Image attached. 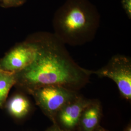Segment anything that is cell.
Masks as SVG:
<instances>
[{
    "mask_svg": "<svg viewBox=\"0 0 131 131\" xmlns=\"http://www.w3.org/2000/svg\"><path fill=\"white\" fill-rule=\"evenodd\" d=\"M38 56L30 65L17 73L16 84L28 92L40 87L58 85L78 91L89 82L91 70L80 66L65 45L53 34L37 37Z\"/></svg>",
    "mask_w": 131,
    "mask_h": 131,
    "instance_id": "1",
    "label": "cell"
},
{
    "mask_svg": "<svg viewBox=\"0 0 131 131\" xmlns=\"http://www.w3.org/2000/svg\"><path fill=\"white\" fill-rule=\"evenodd\" d=\"M100 19L97 8L89 0H66L54 15L53 34L65 45H83L94 39Z\"/></svg>",
    "mask_w": 131,
    "mask_h": 131,
    "instance_id": "2",
    "label": "cell"
},
{
    "mask_svg": "<svg viewBox=\"0 0 131 131\" xmlns=\"http://www.w3.org/2000/svg\"><path fill=\"white\" fill-rule=\"evenodd\" d=\"M38 106L56 124L58 112L78 95V91L58 85H48L29 91Z\"/></svg>",
    "mask_w": 131,
    "mask_h": 131,
    "instance_id": "3",
    "label": "cell"
},
{
    "mask_svg": "<svg viewBox=\"0 0 131 131\" xmlns=\"http://www.w3.org/2000/svg\"><path fill=\"white\" fill-rule=\"evenodd\" d=\"M92 74L108 78L114 81L122 97L131 100V59L122 54L114 55L107 63L98 70H91Z\"/></svg>",
    "mask_w": 131,
    "mask_h": 131,
    "instance_id": "4",
    "label": "cell"
},
{
    "mask_svg": "<svg viewBox=\"0 0 131 131\" xmlns=\"http://www.w3.org/2000/svg\"><path fill=\"white\" fill-rule=\"evenodd\" d=\"M39 49L40 45L37 37L19 44L0 60V70L19 72L35 60Z\"/></svg>",
    "mask_w": 131,
    "mask_h": 131,
    "instance_id": "5",
    "label": "cell"
},
{
    "mask_svg": "<svg viewBox=\"0 0 131 131\" xmlns=\"http://www.w3.org/2000/svg\"><path fill=\"white\" fill-rule=\"evenodd\" d=\"M91 102L92 100L84 98L78 94L58 112L56 124L67 130H74L78 126L83 111Z\"/></svg>",
    "mask_w": 131,
    "mask_h": 131,
    "instance_id": "6",
    "label": "cell"
},
{
    "mask_svg": "<svg viewBox=\"0 0 131 131\" xmlns=\"http://www.w3.org/2000/svg\"><path fill=\"white\" fill-rule=\"evenodd\" d=\"M102 108L98 101L92 100L82 113L78 126L81 131H94L99 126Z\"/></svg>",
    "mask_w": 131,
    "mask_h": 131,
    "instance_id": "7",
    "label": "cell"
},
{
    "mask_svg": "<svg viewBox=\"0 0 131 131\" xmlns=\"http://www.w3.org/2000/svg\"><path fill=\"white\" fill-rule=\"evenodd\" d=\"M7 111L13 117L23 118L30 112L31 105L28 99L20 94L15 95L6 103Z\"/></svg>",
    "mask_w": 131,
    "mask_h": 131,
    "instance_id": "8",
    "label": "cell"
},
{
    "mask_svg": "<svg viewBox=\"0 0 131 131\" xmlns=\"http://www.w3.org/2000/svg\"><path fill=\"white\" fill-rule=\"evenodd\" d=\"M17 83V73L0 70V108L3 107L12 87Z\"/></svg>",
    "mask_w": 131,
    "mask_h": 131,
    "instance_id": "9",
    "label": "cell"
},
{
    "mask_svg": "<svg viewBox=\"0 0 131 131\" xmlns=\"http://www.w3.org/2000/svg\"><path fill=\"white\" fill-rule=\"evenodd\" d=\"M26 0H5L2 5L5 7H16L23 5Z\"/></svg>",
    "mask_w": 131,
    "mask_h": 131,
    "instance_id": "10",
    "label": "cell"
},
{
    "mask_svg": "<svg viewBox=\"0 0 131 131\" xmlns=\"http://www.w3.org/2000/svg\"><path fill=\"white\" fill-rule=\"evenodd\" d=\"M122 7L128 18L131 19V0H122Z\"/></svg>",
    "mask_w": 131,
    "mask_h": 131,
    "instance_id": "11",
    "label": "cell"
},
{
    "mask_svg": "<svg viewBox=\"0 0 131 131\" xmlns=\"http://www.w3.org/2000/svg\"><path fill=\"white\" fill-rule=\"evenodd\" d=\"M46 131H70L69 130H67L64 129L62 128L61 127L58 126L57 124H53V125L49 128L47 129Z\"/></svg>",
    "mask_w": 131,
    "mask_h": 131,
    "instance_id": "12",
    "label": "cell"
},
{
    "mask_svg": "<svg viewBox=\"0 0 131 131\" xmlns=\"http://www.w3.org/2000/svg\"><path fill=\"white\" fill-rule=\"evenodd\" d=\"M94 131H107V130H105V129H104L103 128V127H102L101 126H99Z\"/></svg>",
    "mask_w": 131,
    "mask_h": 131,
    "instance_id": "13",
    "label": "cell"
},
{
    "mask_svg": "<svg viewBox=\"0 0 131 131\" xmlns=\"http://www.w3.org/2000/svg\"><path fill=\"white\" fill-rule=\"evenodd\" d=\"M123 131H131V124H129L126 128Z\"/></svg>",
    "mask_w": 131,
    "mask_h": 131,
    "instance_id": "14",
    "label": "cell"
},
{
    "mask_svg": "<svg viewBox=\"0 0 131 131\" xmlns=\"http://www.w3.org/2000/svg\"><path fill=\"white\" fill-rule=\"evenodd\" d=\"M4 1H5V0H0V2H1V3L2 4V3L4 2Z\"/></svg>",
    "mask_w": 131,
    "mask_h": 131,
    "instance_id": "15",
    "label": "cell"
}]
</instances>
